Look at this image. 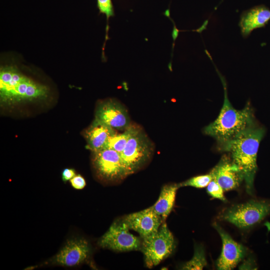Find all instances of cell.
<instances>
[{
    "mask_svg": "<svg viewBox=\"0 0 270 270\" xmlns=\"http://www.w3.org/2000/svg\"><path fill=\"white\" fill-rule=\"evenodd\" d=\"M224 89V101L216 119L203 130L204 133L214 138L220 150L238 134L256 124L253 110L249 103L242 110L234 108L228 96L224 78L216 68Z\"/></svg>",
    "mask_w": 270,
    "mask_h": 270,
    "instance_id": "cell-1",
    "label": "cell"
},
{
    "mask_svg": "<svg viewBox=\"0 0 270 270\" xmlns=\"http://www.w3.org/2000/svg\"><path fill=\"white\" fill-rule=\"evenodd\" d=\"M264 129L256 124L246 128L230 141L220 150L230 153L231 159L242 173L246 192L252 194L258 170L257 154Z\"/></svg>",
    "mask_w": 270,
    "mask_h": 270,
    "instance_id": "cell-2",
    "label": "cell"
},
{
    "mask_svg": "<svg viewBox=\"0 0 270 270\" xmlns=\"http://www.w3.org/2000/svg\"><path fill=\"white\" fill-rule=\"evenodd\" d=\"M48 88L23 74L15 66H1L0 70V100L2 104L46 99Z\"/></svg>",
    "mask_w": 270,
    "mask_h": 270,
    "instance_id": "cell-3",
    "label": "cell"
},
{
    "mask_svg": "<svg viewBox=\"0 0 270 270\" xmlns=\"http://www.w3.org/2000/svg\"><path fill=\"white\" fill-rule=\"evenodd\" d=\"M270 214V200H252L227 208L219 217L244 229L259 223Z\"/></svg>",
    "mask_w": 270,
    "mask_h": 270,
    "instance_id": "cell-4",
    "label": "cell"
},
{
    "mask_svg": "<svg viewBox=\"0 0 270 270\" xmlns=\"http://www.w3.org/2000/svg\"><path fill=\"white\" fill-rule=\"evenodd\" d=\"M174 248V236L165 222L156 233L142 239L140 251L144 255L146 266L149 268L157 266L168 258Z\"/></svg>",
    "mask_w": 270,
    "mask_h": 270,
    "instance_id": "cell-5",
    "label": "cell"
},
{
    "mask_svg": "<svg viewBox=\"0 0 270 270\" xmlns=\"http://www.w3.org/2000/svg\"><path fill=\"white\" fill-rule=\"evenodd\" d=\"M153 148L150 138L140 130L129 139L120 153L129 175L138 170L150 160Z\"/></svg>",
    "mask_w": 270,
    "mask_h": 270,
    "instance_id": "cell-6",
    "label": "cell"
},
{
    "mask_svg": "<svg viewBox=\"0 0 270 270\" xmlns=\"http://www.w3.org/2000/svg\"><path fill=\"white\" fill-rule=\"evenodd\" d=\"M98 244L102 248L119 252L140 250L142 238L131 234L122 220H118L101 237Z\"/></svg>",
    "mask_w": 270,
    "mask_h": 270,
    "instance_id": "cell-7",
    "label": "cell"
},
{
    "mask_svg": "<svg viewBox=\"0 0 270 270\" xmlns=\"http://www.w3.org/2000/svg\"><path fill=\"white\" fill-rule=\"evenodd\" d=\"M92 162L98 175L103 179L120 180L129 175L120 153L112 148L94 152Z\"/></svg>",
    "mask_w": 270,
    "mask_h": 270,
    "instance_id": "cell-8",
    "label": "cell"
},
{
    "mask_svg": "<svg viewBox=\"0 0 270 270\" xmlns=\"http://www.w3.org/2000/svg\"><path fill=\"white\" fill-rule=\"evenodd\" d=\"M94 120L119 130H126L131 125L126 109L114 100H108L98 104Z\"/></svg>",
    "mask_w": 270,
    "mask_h": 270,
    "instance_id": "cell-9",
    "label": "cell"
},
{
    "mask_svg": "<svg viewBox=\"0 0 270 270\" xmlns=\"http://www.w3.org/2000/svg\"><path fill=\"white\" fill-rule=\"evenodd\" d=\"M90 248L84 238H73L66 242L52 260L54 264L72 267L86 262L90 256Z\"/></svg>",
    "mask_w": 270,
    "mask_h": 270,
    "instance_id": "cell-10",
    "label": "cell"
},
{
    "mask_svg": "<svg viewBox=\"0 0 270 270\" xmlns=\"http://www.w3.org/2000/svg\"><path fill=\"white\" fill-rule=\"evenodd\" d=\"M214 226L220 235L222 244L220 255L216 262V268L220 270H232L244 258L247 250L235 242L218 224H214Z\"/></svg>",
    "mask_w": 270,
    "mask_h": 270,
    "instance_id": "cell-11",
    "label": "cell"
},
{
    "mask_svg": "<svg viewBox=\"0 0 270 270\" xmlns=\"http://www.w3.org/2000/svg\"><path fill=\"white\" fill-rule=\"evenodd\" d=\"M122 220L129 229L138 232L142 239L156 233L162 224L164 222L151 206L126 215Z\"/></svg>",
    "mask_w": 270,
    "mask_h": 270,
    "instance_id": "cell-12",
    "label": "cell"
},
{
    "mask_svg": "<svg viewBox=\"0 0 270 270\" xmlns=\"http://www.w3.org/2000/svg\"><path fill=\"white\" fill-rule=\"evenodd\" d=\"M224 191L237 188L244 180L243 175L236 165L227 156H223L210 172Z\"/></svg>",
    "mask_w": 270,
    "mask_h": 270,
    "instance_id": "cell-13",
    "label": "cell"
},
{
    "mask_svg": "<svg viewBox=\"0 0 270 270\" xmlns=\"http://www.w3.org/2000/svg\"><path fill=\"white\" fill-rule=\"evenodd\" d=\"M270 20V10L264 6L244 12L238 24L242 36L246 38L254 30L264 26Z\"/></svg>",
    "mask_w": 270,
    "mask_h": 270,
    "instance_id": "cell-14",
    "label": "cell"
},
{
    "mask_svg": "<svg viewBox=\"0 0 270 270\" xmlns=\"http://www.w3.org/2000/svg\"><path fill=\"white\" fill-rule=\"evenodd\" d=\"M116 133L114 128L94 120L86 132L88 146L93 152L104 148Z\"/></svg>",
    "mask_w": 270,
    "mask_h": 270,
    "instance_id": "cell-15",
    "label": "cell"
},
{
    "mask_svg": "<svg viewBox=\"0 0 270 270\" xmlns=\"http://www.w3.org/2000/svg\"><path fill=\"white\" fill-rule=\"evenodd\" d=\"M178 184L164 186L162 189L158 198L151 207L154 212L165 222L174 204Z\"/></svg>",
    "mask_w": 270,
    "mask_h": 270,
    "instance_id": "cell-16",
    "label": "cell"
},
{
    "mask_svg": "<svg viewBox=\"0 0 270 270\" xmlns=\"http://www.w3.org/2000/svg\"><path fill=\"white\" fill-rule=\"evenodd\" d=\"M140 129L130 125L121 134H116L108 140L104 148H112L119 153L124 150L129 139Z\"/></svg>",
    "mask_w": 270,
    "mask_h": 270,
    "instance_id": "cell-17",
    "label": "cell"
},
{
    "mask_svg": "<svg viewBox=\"0 0 270 270\" xmlns=\"http://www.w3.org/2000/svg\"><path fill=\"white\" fill-rule=\"evenodd\" d=\"M207 265L204 248L200 246H196L192 258L185 263L182 267V270H202Z\"/></svg>",
    "mask_w": 270,
    "mask_h": 270,
    "instance_id": "cell-18",
    "label": "cell"
},
{
    "mask_svg": "<svg viewBox=\"0 0 270 270\" xmlns=\"http://www.w3.org/2000/svg\"><path fill=\"white\" fill-rule=\"evenodd\" d=\"M212 179V175L210 172L206 174L200 175L180 183L178 186L180 188L183 186H192L196 188H204L206 187Z\"/></svg>",
    "mask_w": 270,
    "mask_h": 270,
    "instance_id": "cell-19",
    "label": "cell"
},
{
    "mask_svg": "<svg viewBox=\"0 0 270 270\" xmlns=\"http://www.w3.org/2000/svg\"><path fill=\"white\" fill-rule=\"evenodd\" d=\"M207 192L214 198L219 199L222 201H226L224 196V190L218 182L212 178L206 186Z\"/></svg>",
    "mask_w": 270,
    "mask_h": 270,
    "instance_id": "cell-20",
    "label": "cell"
},
{
    "mask_svg": "<svg viewBox=\"0 0 270 270\" xmlns=\"http://www.w3.org/2000/svg\"><path fill=\"white\" fill-rule=\"evenodd\" d=\"M98 8L100 12L104 14L107 20L114 16V13L112 0H96Z\"/></svg>",
    "mask_w": 270,
    "mask_h": 270,
    "instance_id": "cell-21",
    "label": "cell"
},
{
    "mask_svg": "<svg viewBox=\"0 0 270 270\" xmlns=\"http://www.w3.org/2000/svg\"><path fill=\"white\" fill-rule=\"evenodd\" d=\"M70 182L72 186L76 190H82L86 185L84 178L80 174L76 175L70 180Z\"/></svg>",
    "mask_w": 270,
    "mask_h": 270,
    "instance_id": "cell-22",
    "label": "cell"
},
{
    "mask_svg": "<svg viewBox=\"0 0 270 270\" xmlns=\"http://www.w3.org/2000/svg\"><path fill=\"white\" fill-rule=\"evenodd\" d=\"M75 176V171L72 168H66L62 172V180L64 182L70 180Z\"/></svg>",
    "mask_w": 270,
    "mask_h": 270,
    "instance_id": "cell-23",
    "label": "cell"
}]
</instances>
